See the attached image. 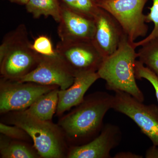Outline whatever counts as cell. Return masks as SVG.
I'll return each instance as SVG.
<instances>
[{
  "instance_id": "d6986e66",
  "label": "cell",
  "mask_w": 158,
  "mask_h": 158,
  "mask_svg": "<svg viewBox=\"0 0 158 158\" xmlns=\"http://www.w3.org/2000/svg\"><path fill=\"white\" fill-rule=\"evenodd\" d=\"M149 13L145 15V21L146 23H153V29L151 33L144 39L133 43V45L135 48L158 37V0H152V6L149 8Z\"/></svg>"
},
{
  "instance_id": "cb8c5ba5",
  "label": "cell",
  "mask_w": 158,
  "mask_h": 158,
  "mask_svg": "<svg viewBox=\"0 0 158 158\" xmlns=\"http://www.w3.org/2000/svg\"><path fill=\"white\" fill-rule=\"evenodd\" d=\"M146 158H158V147L153 145L146 150L145 154Z\"/></svg>"
},
{
  "instance_id": "6da1fadb",
  "label": "cell",
  "mask_w": 158,
  "mask_h": 158,
  "mask_svg": "<svg viewBox=\"0 0 158 158\" xmlns=\"http://www.w3.org/2000/svg\"><path fill=\"white\" fill-rule=\"evenodd\" d=\"M114 95L98 91L60 118L58 125L71 146L86 144L96 138L103 127L106 113L113 109Z\"/></svg>"
},
{
  "instance_id": "ac0fdd59",
  "label": "cell",
  "mask_w": 158,
  "mask_h": 158,
  "mask_svg": "<svg viewBox=\"0 0 158 158\" xmlns=\"http://www.w3.org/2000/svg\"><path fill=\"white\" fill-rule=\"evenodd\" d=\"M61 5L82 15L94 19L100 7L94 0H60Z\"/></svg>"
},
{
  "instance_id": "4fadbf2b",
  "label": "cell",
  "mask_w": 158,
  "mask_h": 158,
  "mask_svg": "<svg viewBox=\"0 0 158 158\" xmlns=\"http://www.w3.org/2000/svg\"><path fill=\"white\" fill-rule=\"evenodd\" d=\"M99 79L97 72L79 74L76 76L70 87L65 90H59L57 116H62L66 111L80 104L88 89Z\"/></svg>"
},
{
  "instance_id": "8992f818",
  "label": "cell",
  "mask_w": 158,
  "mask_h": 158,
  "mask_svg": "<svg viewBox=\"0 0 158 158\" xmlns=\"http://www.w3.org/2000/svg\"><path fill=\"white\" fill-rule=\"evenodd\" d=\"M113 109L131 118L147 136L153 145L158 146V107L146 105L124 91H115Z\"/></svg>"
},
{
  "instance_id": "5b68a950",
  "label": "cell",
  "mask_w": 158,
  "mask_h": 158,
  "mask_svg": "<svg viewBox=\"0 0 158 158\" xmlns=\"http://www.w3.org/2000/svg\"><path fill=\"white\" fill-rule=\"evenodd\" d=\"M148 0H103L96 2L117 21L131 42L144 37L148 32L143 13Z\"/></svg>"
},
{
  "instance_id": "30bf717a",
  "label": "cell",
  "mask_w": 158,
  "mask_h": 158,
  "mask_svg": "<svg viewBox=\"0 0 158 158\" xmlns=\"http://www.w3.org/2000/svg\"><path fill=\"white\" fill-rule=\"evenodd\" d=\"M122 140L121 130L116 125H104L101 131L90 142L81 145L71 146L66 158H111L110 152L118 146Z\"/></svg>"
},
{
  "instance_id": "52a82bcc",
  "label": "cell",
  "mask_w": 158,
  "mask_h": 158,
  "mask_svg": "<svg viewBox=\"0 0 158 158\" xmlns=\"http://www.w3.org/2000/svg\"><path fill=\"white\" fill-rule=\"evenodd\" d=\"M55 85H43L31 82H19L1 77L0 113L27 110L43 94L55 88Z\"/></svg>"
},
{
  "instance_id": "9c48e42d",
  "label": "cell",
  "mask_w": 158,
  "mask_h": 158,
  "mask_svg": "<svg viewBox=\"0 0 158 158\" xmlns=\"http://www.w3.org/2000/svg\"><path fill=\"white\" fill-rule=\"evenodd\" d=\"M75 77L73 73L57 54L52 57L41 56L39 63L34 70L15 81L55 85L61 90H65L73 85Z\"/></svg>"
},
{
  "instance_id": "7402d4cb",
  "label": "cell",
  "mask_w": 158,
  "mask_h": 158,
  "mask_svg": "<svg viewBox=\"0 0 158 158\" xmlns=\"http://www.w3.org/2000/svg\"><path fill=\"white\" fill-rule=\"evenodd\" d=\"M136 78L138 80L144 79L147 80L154 88L156 97L158 103V76L153 72L145 66L139 60H137L135 65Z\"/></svg>"
},
{
  "instance_id": "ba28073f",
  "label": "cell",
  "mask_w": 158,
  "mask_h": 158,
  "mask_svg": "<svg viewBox=\"0 0 158 158\" xmlns=\"http://www.w3.org/2000/svg\"><path fill=\"white\" fill-rule=\"evenodd\" d=\"M55 49L75 77L81 73L97 72L104 59L91 41H60Z\"/></svg>"
},
{
  "instance_id": "7c38bea8",
  "label": "cell",
  "mask_w": 158,
  "mask_h": 158,
  "mask_svg": "<svg viewBox=\"0 0 158 158\" xmlns=\"http://www.w3.org/2000/svg\"><path fill=\"white\" fill-rule=\"evenodd\" d=\"M61 7V19L58 27L60 41H91L95 32L94 19L71 11L62 5Z\"/></svg>"
},
{
  "instance_id": "8fae6325",
  "label": "cell",
  "mask_w": 158,
  "mask_h": 158,
  "mask_svg": "<svg viewBox=\"0 0 158 158\" xmlns=\"http://www.w3.org/2000/svg\"><path fill=\"white\" fill-rule=\"evenodd\" d=\"M94 20L95 32L91 41L105 58L116 50L125 34L115 19L102 8Z\"/></svg>"
},
{
  "instance_id": "9a60e30c",
  "label": "cell",
  "mask_w": 158,
  "mask_h": 158,
  "mask_svg": "<svg viewBox=\"0 0 158 158\" xmlns=\"http://www.w3.org/2000/svg\"><path fill=\"white\" fill-rule=\"evenodd\" d=\"M0 154L2 158L40 157L34 146L31 147L27 142L13 140L2 135L0 139Z\"/></svg>"
},
{
  "instance_id": "3957f363",
  "label": "cell",
  "mask_w": 158,
  "mask_h": 158,
  "mask_svg": "<svg viewBox=\"0 0 158 158\" xmlns=\"http://www.w3.org/2000/svg\"><path fill=\"white\" fill-rule=\"evenodd\" d=\"M27 30L22 24L6 34L0 46V73L3 78L17 81L37 67L41 56L31 48Z\"/></svg>"
},
{
  "instance_id": "5bb4252c",
  "label": "cell",
  "mask_w": 158,
  "mask_h": 158,
  "mask_svg": "<svg viewBox=\"0 0 158 158\" xmlns=\"http://www.w3.org/2000/svg\"><path fill=\"white\" fill-rule=\"evenodd\" d=\"M59 88L43 94L26 111L40 120L52 121L58 106Z\"/></svg>"
},
{
  "instance_id": "484cf974",
  "label": "cell",
  "mask_w": 158,
  "mask_h": 158,
  "mask_svg": "<svg viewBox=\"0 0 158 158\" xmlns=\"http://www.w3.org/2000/svg\"><path fill=\"white\" fill-rule=\"evenodd\" d=\"M94 1H95L96 2H99V1H103V0H94Z\"/></svg>"
},
{
  "instance_id": "277c9868",
  "label": "cell",
  "mask_w": 158,
  "mask_h": 158,
  "mask_svg": "<svg viewBox=\"0 0 158 158\" xmlns=\"http://www.w3.org/2000/svg\"><path fill=\"white\" fill-rule=\"evenodd\" d=\"M5 114L7 123L19 127L28 134L40 157H66L68 149L65 138L58 125L54 124L52 121L38 119L25 110Z\"/></svg>"
},
{
  "instance_id": "ffe728a7",
  "label": "cell",
  "mask_w": 158,
  "mask_h": 158,
  "mask_svg": "<svg viewBox=\"0 0 158 158\" xmlns=\"http://www.w3.org/2000/svg\"><path fill=\"white\" fill-rule=\"evenodd\" d=\"M31 48L37 53L43 56L52 57L57 55L52 40L45 35H40L37 37L31 44Z\"/></svg>"
},
{
  "instance_id": "e0dca14e",
  "label": "cell",
  "mask_w": 158,
  "mask_h": 158,
  "mask_svg": "<svg viewBox=\"0 0 158 158\" xmlns=\"http://www.w3.org/2000/svg\"><path fill=\"white\" fill-rule=\"evenodd\" d=\"M141 46L137 52L138 60L158 76V37Z\"/></svg>"
},
{
  "instance_id": "2e32d148",
  "label": "cell",
  "mask_w": 158,
  "mask_h": 158,
  "mask_svg": "<svg viewBox=\"0 0 158 158\" xmlns=\"http://www.w3.org/2000/svg\"><path fill=\"white\" fill-rule=\"evenodd\" d=\"M26 8L34 18L51 16L57 23L60 21L62 9L60 0H30Z\"/></svg>"
},
{
  "instance_id": "7a4b0ae2",
  "label": "cell",
  "mask_w": 158,
  "mask_h": 158,
  "mask_svg": "<svg viewBox=\"0 0 158 158\" xmlns=\"http://www.w3.org/2000/svg\"><path fill=\"white\" fill-rule=\"evenodd\" d=\"M136 48L125 34L118 48L104 59L97 72L100 79L106 81L108 90L124 91L143 102L144 94L136 81L135 65L138 58Z\"/></svg>"
},
{
  "instance_id": "603a6c76",
  "label": "cell",
  "mask_w": 158,
  "mask_h": 158,
  "mask_svg": "<svg viewBox=\"0 0 158 158\" xmlns=\"http://www.w3.org/2000/svg\"><path fill=\"white\" fill-rule=\"evenodd\" d=\"M114 158H142V156L130 152H118L114 156Z\"/></svg>"
},
{
  "instance_id": "d4e9b609",
  "label": "cell",
  "mask_w": 158,
  "mask_h": 158,
  "mask_svg": "<svg viewBox=\"0 0 158 158\" xmlns=\"http://www.w3.org/2000/svg\"><path fill=\"white\" fill-rule=\"evenodd\" d=\"M11 3H15L20 5H25L26 6L30 0H7Z\"/></svg>"
},
{
  "instance_id": "44dd1931",
  "label": "cell",
  "mask_w": 158,
  "mask_h": 158,
  "mask_svg": "<svg viewBox=\"0 0 158 158\" xmlns=\"http://www.w3.org/2000/svg\"><path fill=\"white\" fill-rule=\"evenodd\" d=\"M0 133L13 140L27 142L32 140L28 134L22 128L16 125H8L3 122L0 123Z\"/></svg>"
}]
</instances>
